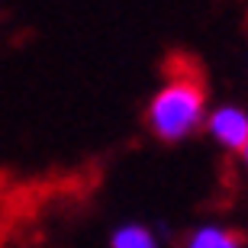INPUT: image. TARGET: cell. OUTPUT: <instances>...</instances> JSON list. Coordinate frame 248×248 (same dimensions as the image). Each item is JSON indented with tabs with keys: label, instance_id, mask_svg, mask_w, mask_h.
Segmentation results:
<instances>
[{
	"label": "cell",
	"instance_id": "4",
	"mask_svg": "<svg viewBox=\"0 0 248 248\" xmlns=\"http://www.w3.org/2000/svg\"><path fill=\"white\" fill-rule=\"evenodd\" d=\"M110 248H161L155 229H148L145 222H123L110 235Z\"/></svg>",
	"mask_w": 248,
	"mask_h": 248
},
{
	"label": "cell",
	"instance_id": "1",
	"mask_svg": "<svg viewBox=\"0 0 248 248\" xmlns=\"http://www.w3.org/2000/svg\"><path fill=\"white\" fill-rule=\"evenodd\" d=\"M206 113H210V93L200 68L190 58L168 62L165 84L145 103L148 132L165 145H181L203 129Z\"/></svg>",
	"mask_w": 248,
	"mask_h": 248
},
{
	"label": "cell",
	"instance_id": "2",
	"mask_svg": "<svg viewBox=\"0 0 248 248\" xmlns=\"http://www.w3.org/2000/svg\"><path fill=\"white\" fill-rule=\"evenodd\" d=\"M203 132L222 152L239 155L242 148L248 145V107H239V103H219V107H213L206 113Z\"/></svg>",
	"mask_w": 248,
	"mask_h": 248
},
{
	"label": "cell",
	"instance_id": "5",
	"mask_svg": "<svg viewBox=\"0 0 248 248\" xmlns=\"http://www.w3.org/2000/svg\"><path fill=\"white\" fill-rule=\"evenodd\" d=\"M239 161H242V168H245V174H248V145L239 152Z\"/></svg>",
	"mask_w": 248,
	"mask_h": 248
},
{
	"label": "cell",
	"instance_id": "3",
	"mask_svg": "<svg viewBox=\"0 0 248 248\" xmlns=\"http://www.w3.org/2000/svg\"><path fill=\"white\" fill-rule=\"evenodd\" d=\"M181 248H245V239H242V232L229 229V226L203 222V226L187 232V239Z\"/></svg>",
	"mask_w": 248,
	"mask_h": 248
}]
</instances>
